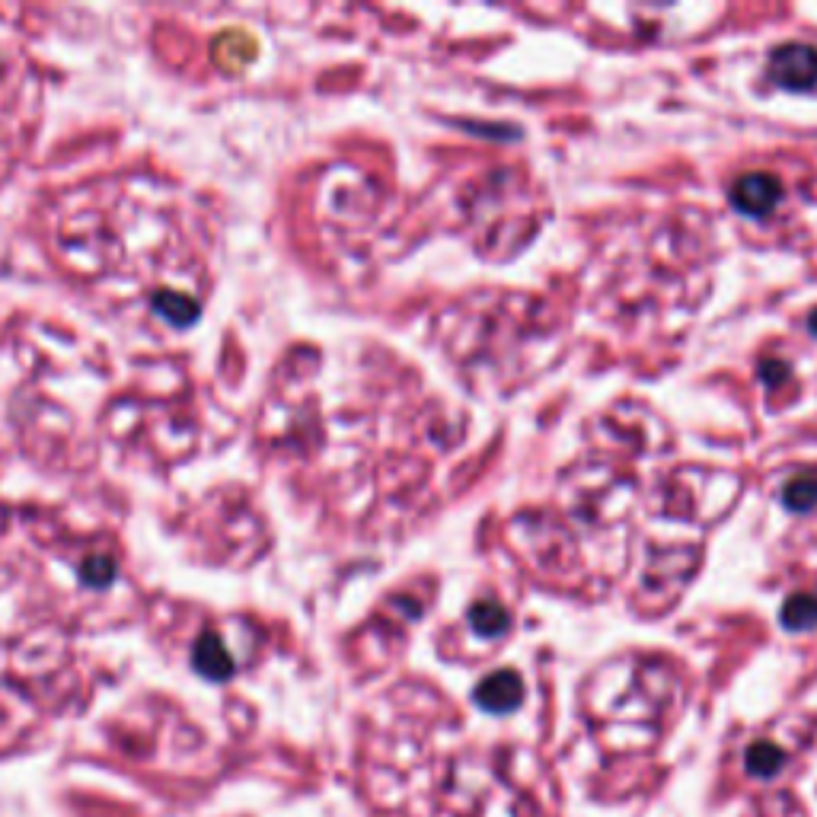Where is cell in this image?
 <instances>
[{
	"instance_id": "1",
	"label": "cell",
	"mask_w": 817,
	"mask_h": 817,
	"mask_svg": "<svg viewBox=\"0 0 817 817\" xmlns=\"http://www.w3.org/2000/svg\"><path fill=\"white\" fill-rule=\"evenodd\" d=\"M769 74L786 90H811L817 83V49L792 42L769 58Z\"/></svg>"
},
{
	"instance_id": "2",
	"label": "cell",
	"mask_w": 817,
	"mask_h": 817,
	"mask_svg": "<svg viewBox=\"0 0 817 817\" xmlns=\"http://www.w3.org/2000/svg\"><path fill=\"white\" fill-rule=\"evenodd\" d=\"M779 180L773 173H747L732 185V205L741 214H766L779 202Z\"/></svg>"
},
{
	"instance_id": "3",
	"label": "cell",
	"mask_w": 817,
	"mask_h": 817,
	"mask_svg": "<svg viewBox=\"0 0 817 817\" xmlns=\"http://www.w3.org/2000/svg\"><path fill=\"white\" fill-rule=\"evenodd\" d=\"M524 699V686L518 681L514 671H499L492 677H486L476 686V703L489 712H511L521 706Z\"/></svg>"
},
{
	"instance_id": "4",
	"label": "cell",
	"mask_w": 817,
	"mask_h": 817,
	"mask_svg": "<svg viewBox=\"0 0 817 817\" xmlns=\"http://www.w3.org/2000/svg\"><path fill=\"white\" fill-rule=\"evenodd\" d=\"M470 623H473V630L479 635L496 639V635H501L508 630V613H504L496 601H479V604H473V610H470Z\"/></svg>"
},
{
	"instance_id": "5",
	"label": "cell",
	"mask_w": 817,
	"mask_h": 817,
	"mask_svg": "<svg viewBox=\"0 0 817 817\" xmlns=\"http://www.w3.org/2000/svg\"><path fill=\"white\" fill-rule=\"evenodd\" d=\"M783 766V750L773 747V744H754L750 754H747V769L754 776H773L776 769Z\"/></svg>"
},
{
	"instance_id": "6",
	"label": "cell",
	"mask_w": 817,
	"mask_h": 817,
	"mask_svg": "<svg viewBox=\"0 0 817 817\" xmlns=\"http://www.w3.org/2000/svg\"><path fill=\"white\" fill-rule=\"evenodd\" d=\"M783 499H786L789 508H798V511H801V508H811L817 501V479L815 476L795 479V482L786 486V496H783Z\"/></svg>"
},
{
	"instance_id": "7",
	"label": "cell",
	"mask_w": 817,
	"mask_h": 817,
	"mask_svg": "<svg viewBox=\"0 0 817 817\" xmlns=\"http://www.w3.org/2000/svg\"><path fill=\"white\" fill-rule=\"evenodd\" d=\"M786 623L795 626V630H801V626H815L817 604H811V601H792V604L786 606Z\"/></svg>"
}]
</instances>
